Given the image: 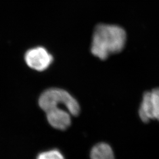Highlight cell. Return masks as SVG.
Instances as JSON below:
<instances>
[{
  "label": "cell",
  "instance_id": "1",
  "mask_svg": "<svg viewBox=\"0 0 159 159\" xmlns=\"http://www.w3.org/2000/svg\"><path fill=\"white\" fill-rule=\"evenodd\" d=\"M126 41L125 30L117 25L99 24L94 30L91 43L92 54L101 60L123 49Z\"/></svg>",
  "mask_w": 159,
  "mask_h": 159
},
{
  "label": "cell",
  "instance_id": "2",
  "mask_svg": "<svg viewBox=\"0 0 159 159\" xmlns=\"http://www.w3.org/2000/svg\"><path fill=\"white\" fill-rule=\"evenodd\" d=\"M39 106L45 112L54 107H64L72 116L80 113L79 102L67 91L59 89H51L44 91L40 97Z\"/></svg>",
  "mask_w": 159,
  "mask_h": 159
},
{
  "label": "cell",
  "instance_id": "3",
  "mask_svg": "<svg viewBox=\"0 0 159 159\" xmlns=\"http://www.w3.org/2000/svg\"><path fill=\"white\" fill-rule=\"evenodd\" d=\"M52 56L43 47H36L27 51L25 60L30 68L42 71L48 68L52 62Z\"/></svg>",
  "mask_w": 159,
  "mask_h": 159
},
{
  "label": "cell",
  "instance_id": "4",
  "mask_svg": "<svg viewBox=\"0 0 159 159\" xmlns=\"http://www.w3.org/2000/svg\"><path fill=\"white\" fill-rule=\"evenodd\" d=\"M50 125L54 128L64 130L71 125V114L62 107H54L46 111Z\"/></svg>",
  "mask_w": 159,
  "mask_h": 159
},
{
  "label": "cell",
  "instance_id": "5",
  "mask_svg": "<svg viewBox=\"0 0 159 159\" xmlns=\"http://www.w3.org/2000/svg\"><path fill=\"white\" fill-rule=\"evenodd\" d=\"M139 114L141 120L145 123L150 120L154 119L150 92H146L144 94Z\"/></svg>",
  "mask_w": 159,
  "mask_h": 159
},
{
  "label": "cell",
  "instance_id": "6",
  "mask_svg": "<svg viewBox=\"0 0 159 159\" xmlns=\"http://www.w3.org/2000/svg\"><path fill=\"white\" fill-rule=\"evenodd\" d=\"M91 159H114L113 151L106 143L97 144L92 148L90 153Z\"/></svg>",
  "mask_w": 159,
  "mask_h": 159
},
{
  "label": "cell",
  "instance_id": "7",
  "mask_svg": "<svg viewBox=\"0 0 159 159\" xmlns=\"http://www.w3.org/2000/svg\"><path fill=\"white\" fill-rule=\"evenodd\" d=\"M154 119L159 121V88L150 91Z\"/></svg>",
  "mask_w": 159,
  "mask_h": 159
},
{
  "label": "cell",
  "instance_id": "8",
  "mask_svg": "<svg viewBox=\"0 0 159 159\" xmlns=\"http://www.w3.org/2000/svg\"><path fill=\"white\" fill-rule=\"evenodd\" d=\"M37 159H65L63 154L57 150H52L40 154Z\"/></svg>",
  "mask_w": 159,
  "mask_h": 159
}]
</instances>
